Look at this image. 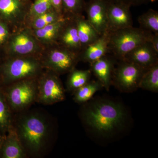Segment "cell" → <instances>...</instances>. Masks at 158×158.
I'll return each instance as SVG.
<instances>
[{
    "instance_id": "6da1fadb",
    "label": "cell",
    "mask_w": 158,
    "mask_h": 158,
    "mask_svg": "<svg viewBox=\"0 0 158 158\" xmlns=\"http://www.w3.org/2000/svg\"><path fill=\"white\" fill-rule=\"evenodd\" d=\"M81 116L86 126L103 138L114 135L124 127L127 114L122 105L110 100L92 101L83 106Z\"/></svg>"
},
{
    "instance_id": "7a4b0ae2",
    "label": "cell",
    "mask_w": 158,
    "mask_h": 158,
    "mask_svg": "<svg viewBox=\"0 0 158 158\" xmlns=\"http://www.w3.org/2000/svg\"><path fill=\"white\" fill-rule=\"evenodd\" d=\"M13 126L28 156H40L47 144L49 124L43 115L31 112L23 114Z\"/></svg>"
},
{
    "instance_id": "3957f363",
    "label": "cell",
    "mask_w": 158,
    "mask_h": 158,
    "mask_svg": "<svg viewBox=\"0 0 158 158\" xmlns=\"http://www.w3.org/2000/svg\"><path fill=\"white\" fill-rule=\"evenodd\" d=\"M40 56L6 57L0 66V77L9 85L23 79L38 77L44 70Z\"/></svg>"
},
{
    "instance_id": "277c9868",
    "label": "cell",
    "mask_w": 158,
    "mask_h": 158,
    "mask_svg": "<svg viewBox=\"0 0 158 158\" xmlns=\"http://www.w3.org/2000/svg\"><path fill=\"white\" fill-rule=\"evenodd\" d=\"M152 34L133 27L109 32L108 51L121 60L134 49L144 43L150 41Z\"/></svg>"
},
{
    "instance_id": "5b68a950",
    "label": "cell",
    "mask_w": 158,
    "mask_h": 158,
    "mask_svg": "<svg viewBox=\"0 0 158 158\" xmlns=\"http://www.w3.org/2000/svg\"><path fill=\"white\" fill-rule=\"evenodd\" d=\"M40 58L44 69L59 76L69 73L80 61L79 54L57 43L44 47Z\"/></svg>"
},
{
    "instance_id": "8992f818",
    "label": "cell",
    "mask_w": 158,
    "mask_h": 158,
    "mask_svg": "<svg viewBox=\"0 0 158 158\" xmlns=\"http://www.w3.org/2000/svg\"><path fill=\"white\" fill-rule=\"evenodd\" d=\"M44 47L32 30L25 27L13 31L4 48L6 57L40 56Z\"/></svg>"
},
{
    "instance_id": "52a82bcc",
    "label": "cell",
    "mask_w": 158,
    "mask_h": 158,
    "mask_svg": "<svg viewBox=\"0 0 158 158\" xmlns=\"http://www.w3.org/2000/svg\"><path fill=\"white\" fill-rule=\"evenodd\" d=\"M38 77L23 79L8 85L5 94L11 110L23 111L37 101Z\"/></svg>"
},
{
    "instance_id": "ba28073f",
    "label": "cell",
    "mask_w": 158,
    "mask_h": 158,
    "mask_svg": "<svg viewBox=\"0 0 158 158\" xmlns=\"http://www.w3.org/2000/svg\"><path fill=\"white\" fill-rule=\"evenodd\" d=\"M65 90L59 75L44 69L37 79V101L45 105L54 104L63 101Z\"/></svg>"
},
{
    "instance_id": "9c48e42d",
    "label": "cell",
    "mask_w": 158,
    "mask_h": 158,
    "mask_svg": "<svg viewBox=\"0 0 158 158\" xmlns=\"http://www.w3.org/2000/svg\"><path fill=\"white\" fill-rule=\"evenodd\" d=\"M120 61L121 62L114 68L112 85L122 92H134L139 88L141 79L148 69L132 62Z\"/></svg>"
},
{
    "instance_id": "30bf717a",
    "label": "cell",
    "mask_w": 158,
    "mask_h": 158,
    "mask_svg": "<svg viewBox=\"0 0 158 158\" xmlns=\"http://www.w3.org/2000/svg\"><path fill=\"white\" fill-rule=\"evenodd\" d=\"M32 2L27 0H0V21L13 31L26 26Z\"/></svg>"
},
{
    "instance_id": "8fae6325",
    "label": "cell",
    "mask_w": 158,
    "mask_h": 158,
    "mask_svg": "<svg viewBox=\"0 0 158 158\" xmlns=\"http://www.w3.org/2000/svg\"><path fill=\"white\" fill-rule=\"evenodd\" d=\"M107 5L104 0H90L85 5L87 20L100 36L108 32Z\"/></svg>"
},
{
    "instance_id": "7c38bea8",
    "label": "cell",
    "mask_w": 158,
    "mask_h": 158,
    "mask_svg": "<svg viewBox=\"0 0 158 158\" xmlns=\"http://www.w3.org/2000/svg\"><path fill=\"white\" fill-rule=\"evenodd\" d=\"M108 31L112 32L133 27L130 7L115 3H107Z\"/></svg>"
},
{
    "instance_id": "4fadbf2b",
    "label": "cell",
    "mask_w": 158,
    "mask_h": 158,
    "mask_svg": "<svg viewBox=\"0 0 158 158\" xmlns=\"http://www.w3.org/2000/svg\"><path fill=\"white\" fill-rule=\"evenodd\" d=\"M158 53L148 41L127 54L121 60L135 64L148 69L158 63Z\"/></svg>"
},
{
    "instance_id": "5bb4252c",
    "label": "cell",
    "mask_w": 158,
    "mask_h": 158,
    "mask_svg": "<svg viewBox=\"0 0 158 158\" xmlns=\"http://www.w3.org/2000/svg\"><path fill=\"white\" fill-rule=\"evenodd\" d=\"M70 50L80 54L82 47L74 18H69L60 32L56 42Z\"/></svg>"
},
{
    "instance_id": "9a60e30c",
    "label": "cell",
    "mask_w": 158,
    "mask_h": 158,
    "mask_svg": "<svg viewBox=\"0 0 158 158\" xmlns=\"http://www.w3.org/2000/svg\"><path fill=\"white\" fill-rule=\"evenodd\" d=\"M0 146V157L25 158L28 156L13 126Z\"/></svg>"
},
{
    "instance_id": "2e32d148",
    "label": "cell",
    "mask_w": 158,
    "mask_h": 158,
    "mask_svg": "<svg viewBox=\"0 0 158 158\" xmlns=\"http://www.w3.org/2000/svg\"><path fill=\"white\" fill-rule=\"evenodd\" d=\"M114 68V61L106 56L90 63L91 72L107 90H110L112 85Z\"/></svg>"
},
{
    "instance_id": "e0dca14e",
    "label": "cell",
    "mask_w": 158,
    "mask_h": 158,
    "mask_svg": "<svg viewBox=\"0 0 158 158\" xmlns=\"http://www.w3.org/2000/svg\"><path fill=\"white\" fill-rule=\"evenodd\" d=\"M109 32L101 35L93 43L82 49L79 54L80 61L90 63L106 56L108 52Z\"/></svg>"
},
{
    "instance_id": "ac0fdd59",
    "label": "cell",
    "mask_w": 158,
    "mask_h": 158,
    "mask_svg": "<svg viewBox=\"0 0 158 158\" xmlns=\"http://www.w3.org/2000/svg\"><path fill=\"white\" fill-rule=\"evenodd\" d=\"M68 19L65 18L42 28L32 30V32L44 47L56 44L60 32Z\"/></svg>"
},
{
    "instance_id": "d6986e66",
    "label": "cell",
    "mask_w": 158,
    "mask_h": 158,
    "mask_svg": "<svg viewBox=\"0 0 158 158\" xmlns=\"http://www.w3.org/2000/svg\"><path fill=\"white\" fill-rule=\"evenodd\" d=\"M82 49L93 43L100 35L83 15L74 17Z\"/></svg>"
},
{
    "instance_id": "ffe728a7",
    "label": "cell",
    "mask_w": 158,
    "mask_h": 158,
    "mask_svg": "<svg viewBox=\"0 0 158 158\" xmlns=\"http://www.w3.org/2000/svg\"><path fill=\"white\" fill-rule=\"evenodd\" d=\"M103 88L98 80L89 81L81 88L73 92L74 101L78 104L86 103L98 90Z\"/></svg>"
},
{
    "instance_id": "44dd1931",
    "label": "cell",
    "mask_w": 158,
    "mask_h": 158,
    "mask_svg": "<svg viewBox=\"0 0 158 158\" xmlns=\"http://www.w3.org/2000/svg\"><path fill=\"white\" fill-rule=\"evenodd\" d=\"M91 75L90 69L78 70L75 68L69 73L66 81L67 90L73 93L90 81Z\"/></svg>"
},
{
    "instance_id": "7402d4cb",
    "label": "cell",
    "mask_w": 158,
    "mask_h": 158,
    "mask_svg": "<svg viewBox=\"0 0 158 158\" xmlns=\"http://www.w3.org/2000/svg\"><path fill=\"white\" fill-rule=\"evenodd\" d=\"M65 18L53 9L29 21L26 24V27L32 31L38 30Z\"/></svg>"
},
{
    "instance_id": "603a6c76",
    "label": "cell",
    "mask_w": 158,
    "mask_h": 158,
    "mask_svg": "<svg viewBox=\"0 0 158 158\" xmlns=\"http://www.w3.org/2000/svg\"><path fill=\"white\" fill-rule=\"evenodd\" d=\"M11 110L5 93L0 90V131L8 132L13 126Z\"/></svg>"
},
{
    "instance_id": "cb8c5ba5",
    "label": "cell",
    "mask_w": 158,
    "mask_h": 158,
    "mask_svg": "<svg viewBox=\"0 0 158 158\" xmlns=\"http://www.w3.org/2000/svg\"><path fill=\"white\" fill-rule=\"evenodd\" d=\"M139 88L158 93V63L146 70L141 79Z\"/></svg>"
},
{
    "instance_id": "d4e9b609",
    "label": "cell",
    "mask_w": 158,
    "mask_h": 158,
    "mask_svg": "<svg viewBox=\"0 0 158 158\" xmlns=\"http://www.w3.org/2000/svg\"><path fill=\"white\" fill-rule=\"evenodd\" d=\"M140 28L152 34H158V12L150 9L138 18Z\"/></svg>"
},
{
    "instance_id": "484cf974",
    "label": "cell",
    "mask_w": 158,
    "mask_h": 158,
    "mask_svg": "<svg viewBox=\"0 0 158 158\" xmlns=\"http://www.w3.org/2000/svg\"><path fill=\"white\" fill-rule=\"evenodd\" d=\"M62 12L64 17L73 18L82 15L85 11L84 0H62Z\"/></svg>"
},
{
    "instance_id": "4316f807",
    "label": "cell",
    "mask_w": 158,
    "mask_h": 158,
    "mask_svg": "<svg viewBox=\"0 0 158 158\" xmlns=\"http://www.w3.org/2000/svg\"><path fill=\"white\" fill-rule=\"evenodd\" d=\"M53 9L51 0H34L29 9L26 25L29 21Z\"/></svg>"
},
{
    "instance_id": "83f0119b",
    "label": "cell",
    "mask_w": 158,
    "mask_h": 158,
    "mask_svg": "<svg viewBox=\"0 0 158 158\" xmlns=\"http://www.w3.org/2000/svg\"><path fill=\"white\" fill-rule=\"evenodd\" d=\"M13 31L9 25L0 21V48L4 49Z\"/></svg>"
},
{
    "instance_id": "f1b7e54d",
    "label": "cell",
    "mask_w": 158,
    "mask_h": 158,
    "mask_svg": "<svg viewBox=\"0 0 158 158\" xmlns=\"http://www.w3.org/2000/svg\"><path fill=\"white\" fill-rule=\"evenodd\" d=\"M107 3H115L127 5L131 7L152 2L156 0H104Z\"/></svg>"
},
{
    "instance_id": "f546056e",
    "label": "cell",
    "mask_w": 158,
    "mask_h": 158,
    "mask_svg": "<svg viewBox=\"0 0 158 158\" xmlns=\"http://www.w3.org/2000/svg\"><path fill=\"white\" fill-rule=\"evenodd\" d=\"M51 1L54 9L59 14L63 15L62 12V0H51Z\"/></svg>"
},
{
    "instance_id": "4dcf8cb0",
    "label": "cell",
    "mask_w": 158,
    "mask_h": 158,
    "mask_svg": "<svg viewBox=\"0 0 158 158\" xmlns=\"http://www.w3.org/2000/svg\"><path fill=\"white\" fill-rule=\"evenodd\" d=\"M150 42L155 50L158 53V34H152Z\"/></svg>"
},
{
    "instance_id": "1f68e13d",
    "label": "cell",
    "mask_w": 158,
    "mask_h": 158,
    "mask_svg": "<svg viewBox=\"0 0 158 158\" xmlns=\"http://www.w3.org/2000/svg\"><path fill=\"white\" fill-rule=\"evenodd\" d=\"M4 138H5L4 136L1 135H0V146H1L2 142L3 140H4Z\"/></svg>"
},
{
    "instance_id": "d6a6232c",
    "label": "cell",
    "mask_w": 158,
    "mask_h": 158,
    "mask_svg": "<svg viewBox=\"0 0 158 158\" xmlns=\"http://www.w3.org/2000/svg\"><path fill=\"white\" fill-rule=\"evenodd\" d=\"M27 1H31V2H33V1H34V0H27Z\"/></svg>"
}]
</instances>
